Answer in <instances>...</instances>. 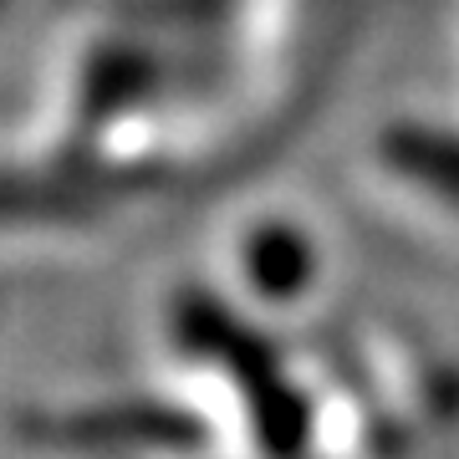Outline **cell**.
<instances>
[{"label": "cell", "instance_id": "obj_1", "mask_svg": "<svg viewBox=\"0 0 459 459\" xmlns=\"http://www.w3.org/2000/svg\"><path fill=\"white\" fill-rule=\"evenodd\" d=\"M66 439L108 444V439H143V444H189L195 424L174 409H102L66 424Z\"/></svg>", "mask_w": 459, "mask_h": 459}, {"label": "cell", "instance_id": "obj_2", "mask_svg": "<svg viewBox=\"0 0 459 459\" xmlns=\"http://www.w3.org/2000/svg\"><path fill=\"white\" fill-rule=\"evenodd\" d=\"M307 246L296 240L291 230H265L261 240L250 246V276L255 286L271 296H291L301 281H307Z\"/></svg>", "mask_w": 459, "mask_h": 459}, {"label": "cell", "instance_id": "obj_3", "mask_svg": "<svg viewBox=\"0 0 459 459\" xmlns=\"http://www.w3.org/2000/svg\"><path fill=\"white\" fill-rule=\"evenodd\" d=\"M409 148H394V159H403V164L424 169V174H439L444 189H459V148H449V153H439L434 143H424V138H403Z\"/></svg>", "mask_w": 459, "mask_h": 459}]
</instances>
